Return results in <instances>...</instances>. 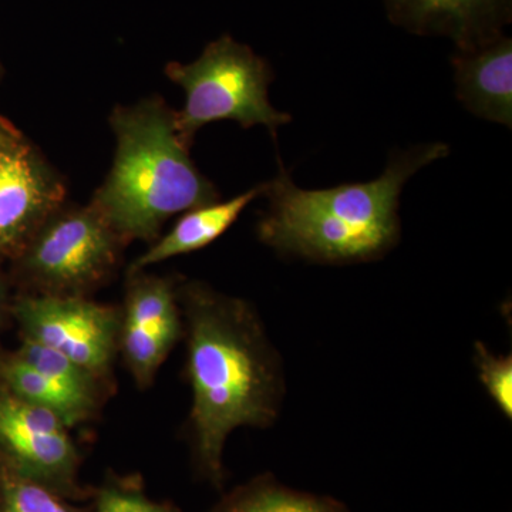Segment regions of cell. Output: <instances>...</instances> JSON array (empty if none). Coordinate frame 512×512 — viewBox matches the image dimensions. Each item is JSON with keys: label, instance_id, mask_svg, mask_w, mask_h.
<instances>
[{"label": "cell", "instance_id": "1", "mask_svg": "<svg viewBox=\"0 0 512 512\" xmlns=\"http://www.w3.org/2000/svg\"><path fill=\"white\" fill-rule=\"evenodd\" d=\"M187 322L188 431L198 476L221 490L224 448L239 427L266 429L285 393L281 359L254 306L202 282L178 285Z\"/></svg>", "mask_w": 512, "mask_h": 512}, {"label": "cell", "instance_id": "2", "mask_svg": "<svg viewBox=\"0 0 512 512\" xmlns=\"http://www.w3.org/2000/svg\"><path fill=\"white\" fill-rule=\"evenodd\" d=\"M444 143L396 151L383 174L367 183L305 190L281 167L266 183L268 210L256 225L259 241L278 254L312 264L350 265L382 259L402 232L399 205L414 174L447 157Z\"/></svg>", "mask_w": 512, "mask_h": 512}, {"label": "cell", "instance_id": "3", "mask_svg": "<svg viewBox=\"0 0 512 512\" xmlns=\"http://www.w3.org/2000/svg\"><path fill=\"white\" fill-rule=\"evenodd\" d=\"M109 124L116 140L113 165L89 204L127 245L151 244L175 215L220 201L178 136L175 110L163 97L117 104Z\"/></svg>", "mask_w": 512, "mask_h": 512}, {"label": "cell", "instance_id": "4", "mask_svg": "<svg viewBox=\"0 0 512 512\" xmlns=\"http://www.w3.org/2000/svg\"><path fill=\"white\" fill-rule=\"evenodd\" d=\"M164 73L185 94L183 109L175 110V127L190 148L198 131L215 121L262 126L274 138L292 121L291 114L276 110L269 100L274 80L269 63L232 36L212 40L194 62L165 64Z\"/></svg>", "mask_w": 512, "mask_h": 512}, {"label": "cell", "instance_id": "5", "mask_svg": "<svg viewBox=\"0 0 512 512\" xmlns=\"http://www.w3.org/2000/svg\"><path fill=\"white\" fill-rule=\"evenodd\" d=\"M126 247L92 205L64 202L16 256L33 295L87 296L116 274Z\"/></svg>", "mask_w": 512, "mask_h": 512}, {"label": "cell", "instance_id": "6", "mask_svg": "<svg viewBox=\"0 0 512 512\" xmlns=\"http://www.w3.org/2000/svg\"><path fill=\"white\" fill-rule=\"evenodd\" d=\"M23 339L62 353L109 382L119 352L121 309L87 296L29 295L13 306Z\"/></svg>", "mask_w": 512, "mask_h": 512}, {"label": "cell", "instance_id": "7", "mask_svg": "<svg viewBox=\"0 0 512 512\" xmlns=\"http://www.w3.org/2000/svg\"><path fill=\"white\" fill-rule=\"evenodd\" d=\"M57 414L25 402L0 386V460L23 476L82 503L92 488L80 483L82 454Z\"/></svg>", "mask_w": 512, "mask_h": 512}, {"label": "cell", "instance_id": "8", "mask_svg": "<svg viewBox=\"0 0 512 512\" xmlns=\"http://www.w3.org/2000/svg\"><path fill=\"white\" fill-rule=\"evenodd\" d=\"M66 197L62 174L28 137L0 120V252L18 255Z\"/></svg>", "mask_w": 512, "mask_h": 512}, {"label": "cell", "instance_id": "9", "mask_svg": "<svg viewBox=\"0 0 512 512\" xmlns=\"http://www.w3.org/2000/svg\"><path fill=\"white\" fill-rule=\"evenodd\" d=\"M393 25L419 36L447 37L456 50L504 35L512 0H382Z\"/></svg>", "mask_w": 512, "mask_h": 512}, {"label": "cell", "instance_id": "10", "mask_svg": "<svg viewBox=\"0 0 512 512\" xmlns=\"http://www.w3.org/2000/svg\"><path fill=\"white\" fill-rule=\"evenodd\" d=\"M458 100L474 116L512 126V39L501 35L451 57Z\"/></svg>", "mask_w": 512, "mask_h": 512}, {"label": "cell", "instance_id": "11", "mask_svg": "<svg viewBox=\"0 0 512 512\" xmlns=\"http://www.w3.org/2000/svg\"><path fill=\"white\" fill-rule=\"evenodd\" d=\"M265 191L266 183L259 184L231 200L212 202L183 212L170 231L151 242L147 251L131 262L127 275L208 247L237 222L252 201L265 195Z\"/></svg>", "mask_w": 512, "mask_h": 512}, {"label": "cell", "instance_id": "12", "mask_svg": "<svg viewBox=\"0 0 512 512\" xmlns=\"http://www.w3.org/2000/svg\"><path fill=\"white\" fill-rule=\"evenodd\" d=\"M0 386L25 402L57 414L69 429L92 420L99 410L77 399L16 355L0 356Z\"/></svg>", "mask_w": 512, "mask_h": 512}, {"label": "cell", "instance_id": "13", "mask_svg": "<svg viewBox=\"0 0 512 512\" xmlns=\"http://www.w3.org/2000/svg\"><path fill=\"white\" fill-rule=\"evenodd\" d=\"M210 512H349L335 498L303 493L262 474L222 495Z\"/></svg>", "mask_w": 512, "mask_h": 512}, {"label": "cell", "instance_id": "14", "mask_svg": "<svg viewBox=\"0 0 512 512\" xmlns=\"http://www.w3.org/2000/svg\"><path fill=\"white\" fill-rule=\"evenodd\" d=\"M15 353L77 399L100 410L101 402L106 396L107 384L90 375L69 357L28 339H23Z\"/></svg>", "mask_w": 512, "mask_h": 512}, {"label": "cell", "instance_id": "15", "mask_svg": "<svg viewBox=\"0 0 512 512\" xmlns=\"http://www.w3.org/2000/svg\"><path fill=\"white\" fill-rule=\"evenodd\" d=\"M0 512H89L0 460Z\"/></svg>", "mask_w": 512, "mask_h": 512}, {"label": "cell", "instance_id": "16", "mask_svg": "<svg viewBox=\"0 0 512 512\" xmlns=\"http://www.w3.org/2000/svg\"><path fill=\"white\" fill-rule=\"evenodd\" d=\"M89 512H181L170 501L148 497L140 476L109 474L100 487L94 488Z\"/></svg>", "mask_w": 512, "mask_h": 512}, {"label": "cell", "instance_id": "17", "mask_svg": "<svg viewBox=\"0 0 512 512\" xmlns=\"http://www.w3.org/2000/svg\"><path fill=\"white\" fill-rule=\"evenodd\" d=\"M478 377L488 396L493 399L500 412L512 419V357L498 356L488 350L483 342L476 343Z\"/></svg>", "mask_w": 512, "mask_h": 512}, {"label": "cell", "instance_id": "18", "mask_svg": "<svg viewBox=\"0 0 512 512\" xmlns=\"http://www.w3.org/2000/svg\"><path fill=\"white\" fill-rule=\"evenodd\" d=\"M3 309H5V285H3L2 274H0V318H2Z\"/></svg>", "mask_w": 512, "mask_h": 512}]
</instances>
